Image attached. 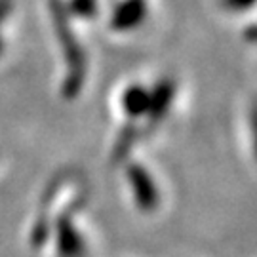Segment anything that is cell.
Masks as SVG:
<instances>
[{
    "instance_id": "obj_1",
    "label": "cell",
    "mask_w": 257,
    "mask_h": 257,
    "mask_svg": "<svg viewBox=\"0 0 257 257\" xmlns=\"http://www.w3.org/2000/svg\"><path fill=\"white\" fill-rule=\"evenodd\" d=\"M217 4L230 18H253L257 14V0H217Z\"/></svg>"
}]
</instances>
